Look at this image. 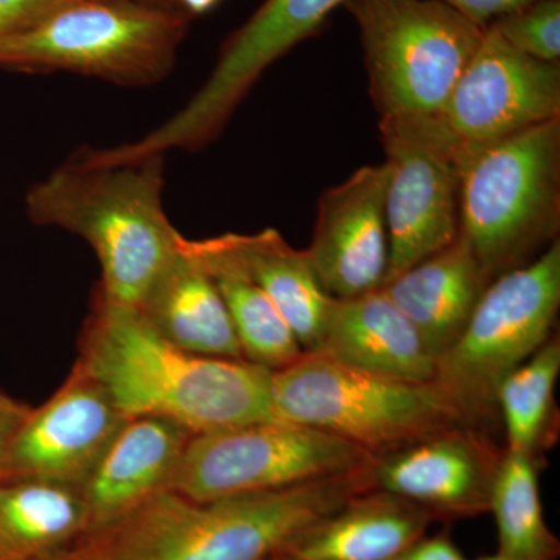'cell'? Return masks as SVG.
<instances>
[{
  "mask_svg": "<svg viewBox=\"0 0 560 560\" xmlns=\"http://www.w3.org/2000/svg\"><path fill=\"white\" fill-rule=\"evenodd\" d=\"M77 363L127 418L172 420L194 434L276 419L271 371L176 348L136 308L94 294Z\"/></svg>",
  "mask_w": 560,
  "mask_h": 560,
  "instance_id": "cell-1",
  "label": "cell"
},
{
  "mask_svg": "<svg viewBox=\"0 0 560 560\" xmlns=\"http://www.w3.org/2000/svg\"><path fill=\"white\" fill-rule=\"evenodd\" d=\"M371 463L293 488L220 500L165 490L81 537L77 550L83 560H272L350 497L374 489Z\"/></svg>",
  "mask_w": 560,
  "mask_h": 560,
  "instance_id": "cell-2",
  "label": "cell"
},
{
  "mask_svg": "<svg viewBox=\"0 0 560 560\" xmlns=\"http://www.w3.org/2000/svg\"><path fill=\"white\" fill-rule=\"evenodd\" d=\"M165 156L94 164L73 153L32 186L28 219L79 235L94 249L102 280L95 294L138 308L178 250L183 235L165 213Z\"/></svg>",
  "mask_w": 560,
  "mask_h": 560,
  "instance_id": "cell-3",
  "label": "cell"
},
{
  "mask_svg": "<svg viewBox=\"0 0 560 560\" xmlns=\"http://www.w3.org/2000/svg\"><path fill=\"white\" fill-rule=\"evenodd\" d=\"M560 117L464 150L459 234L490 280L559 241Z\"/></svg>",
  "mask_w": 560,
  "mask_h": 560,
  "instance_id": "cell-4",
  "label": "cell"
},
{
  "mask_svg": "<svg viewBox=\"0 0 560 560\" xmlns=\"http://www.w3.org/2000/svg\"><path fill=\"white\" fill-rule=\"evenodd\" d=\"M191 21L179 7L70 0L25 31L0 39V69L154 86L175 68Z\"/></svg>",
  "mask_w": 560,
  "mask_h": 560,
  "instance_id": "cell-5",
  "label": "cell"
},
{
  "mask_svg": "<svg viewBox=\"0 0 560 560\" xmlns=\"http://www.w3.org/2000/svg\"><path fill=\"white\" fill-rule=\"evenodd\" d=\"M559 307V241L489 283L431 382L466 425L485 430L497 422L501 382L551 337Z\"/></svg>",
  "mask_w": 560,
  "mask_h": 560,
  "instance_id": "cell-6",
  "label": "cell"
},
{
  "mask_svg": "<svg viewBox=\"0 0 560 560\" xmlns=\"http://www.w3.org/2000/svg\"><path fill=\"white\" fill-rule=\"evenodd\" d=\"M271 397L276 419L326 431L374 456L466 425L433 383L382 377L319 353L272 371Z\"/></svg>",
  "mask_w": 560,
  "mask_h": 560,
  "instance_id": "cell-7",
  "label": "cell"
},
{
  "mask_svg": "<svg viewBox=\"0 0 560 560\" xmlns=\"http://www.w3.org/2000/svg\"><path fill=\"white\" fill-rule=\"evenodd\" d=\"M381 117L440 113L486 28L441 0H346Z\"/></svg>",
  "mask_w": 560,
  "mask_h": 560,
  "instance_id": "cell-8",
  "label": "cell"
},
{
  "mask_svg": "<svg viewBox=\"0 0 560 560\" xmlns=\"http://www.w3.org/2000/svg\"><path fill=\"white\" fill-rule=\"evenodd\" d=\"M372 458L359 445L326 431L287 420H260L194 434L171 490L197 501L271 492L348 474Z\"/></svg>",
  "mask_w": 560,
  "mask_h": 560,
  "instance_id": "cell-9",
  "label": "cell"
},
{
  "mask_svg": "<svg viewBox=\"0 0 560 560\" xmlns=\"http://www.w3.org/2000/svg\"><path fill=\"white\" fill-rule=\"evenodd\" d=\"M378 131L388 168L385 283L458 237L464 149L438 114L381 117Z\"/></svg>",
  "mask_w": 560,
  "mask_h": 560,
  "instance_id": "cell-10",
  "label": "cell"
},
{
  "mask_svg": "<svg viewBox=\"0 0 560 560\" xmlns=\"http://www.w3.org/2000/svg\"><path fill=\"white\" fill-rule=\"evenodd\" d=\"M346 0H265L228 36L215 66L189 102L162 125L164 138L183 151L219 138L265 70L302 40L316 35Z\"/></svg>",
  "mask_w": 560,
  "mask_h": 560,
  "instance_id": "cell-11",
  "label": "cell"
},
{
  "mask_svg": "<svg viewBox=\"0 0 560 560\" xmlns=\"http://www.w3.org/2000/svg\"><path fill=\"white\" fill-rule=\"evenodd\" d=\"M464 150L560 117V66L523 55L492 28L438 113Z\"/></svg>",
  "mask_w": 560,
  "mask_h": 560,
  "instance_id": "cell-12",
  "label": "cell"
},
{
  "mask_svg": "<svg viewBox=\"0 0 560 560\" xmlns=\"http://www.w3.org/2000/svg\"><path fill=\"white\" fill-rule=\"evenodd\" d=\"M504 453L485 430L455 425L375 455L372 485L416 504L433 522L477 517L489 512Z\"/></svg>",
  "mask_w": 560,
  "mask_h": 560,
  "instance_id": "cell-13",
  "label": "cell"
},
{
  "mask_svg": "<svg viewBox=\"0 0 560 560\" xmlns=\"http://www.w3.org/2000/svg\"><path fill=\"white\" fill-rule=\"evenodd\" d=\"M130 418L75 363L68 381L28 412L11 442L2 481L39 480L80 489Z\"/></svg>",
  "mask_w": 560,
  "mask_h": 560,
  "instance_id": "cell-14",
  "label": "cell"
},
{
  "mask_svg": "<svg viewBox=\"0 0 560 560\" xmlns=\"http://www.w3.org/2000/svg\"><path fill=\"white\" fill-rule=\"evenodd\" d=\"M385 164L366 165L320 195L305 249L320 287L334 300L381 289L388 270Z\"/></svg>",
  "mask_w": 560,
  "mask_h": 560,
  "instance_id": "cell-15",
  "label": "cell"
},
{
  "mask_svg": "<svg viewBox=\"0 0 560 560\" xmlns=\"http://www.w3.org/2000/svg\"><path fill=\"white\" fill-rule=\"evenodd\" d=\"M191 436V431L172 420L151 416L128 419L81 485L86 534L108 528L153 497L171 490Z\"/></svg>",
  "mask_w": 560,
  "mask_h": 560,
  "instance_id": "cell-16",
  "label": "cell"
},
{
  "mask_svg": "<svg viewBox=\"0 0 560 560\" xmlns=\"http://www.w3.org/2000/svg\"><path fill=\"white\" fill-rule=\"evenodd\" d=\"M353 370L412 383H431L436 359L385 290L334 300L316 352Z\"/></svg>",
  "mask_w": 560,
  "mask_h": 560,
  "instance_id": "cell-17",
  "label": "cell"
},
{
  "mask_svg": "<svg viewBox=\"0 0 560 560\" xmlns=\"http://www.w3.org/2000/svg\"><path fill=\"white\" fill-rule=\"evenodd\" d=\"M490 282L469 242L458 234L444 249L386 280L382 289L438 361L466 329Z\"/></svg>",
  "mask_w": 560,
  "mask_h": 560,
  "instance_id": "cell-18",
  "label": "cell"
},
{
  "mask_svg": "<svg viewBox=\"0 0 560 560\" xmlns=\"http://www.w3.org/2000/svg\"><path fill=\"white\" fill-rule=\"evenodd\" d=\"M183 238L136 311L176 348L212 359L245 360L215 283L184 248Z\"/></svg>",
  "mask_w": 560,
  "mask_h": 560,
  "instance_id": "cell-19",
  "label": "cell"
},
{
  "mask_svg": "<svg viewBox=\"0 0 560 560\" xmlns=\"http://www.w3.org/2000/svg\"><path fill=\"white\" fill-rule=\"evenodd\" d=\"M433 518L381 489L363 490L301 534L282 560H388L425 536Z\"/></svg>",
  "mask_w": 560,
  "mask_h": 560,
  "instance_id": "cell-20",
  "label": "cell"
},
{
  "mask_svg": "<svg viewBox=\"0 0 560 560\" xmlns=\"http://www.w3.org/2000/svg\"><path fill=\"white\" fill-rule=\"evenodd\" d=\"M221 238L278 308L304 352H316L334 298L320 287L305 249H294L276 230L228 232Z\"/></svg>",
  "mask_w": 560,
  "mask_h": 560,
  "instance_id": "cell-21",
  "label": "cell"
},
{
  "mask_svg": "<svg viewBox=\"0 0 560 560\" xmlns=\"http://www.w3.org/2000/svg\"><path fill=\"white\" fill-rule=\"evenodd\" d=\"M183 245L215 283L246 361L272 372L301 359L304 349L289 324L243 270L221 235L205 241L184 237Z\"/></svg>",
  "mask_w": 560,
  "mask_h": 560,
  "instance_id": "cell-22",
  "label": "cell"
},
{
  "mask_svg": "<svg viewBox=\"0 0 560 560\" xmlns=\"http://www.w3.org/2000/svg\"><path fill=\"white\" fill-rule=\"evenodd\" d=\"M88 533L80 489L60 482H0V560H33Z\"/></svg>",
  "mask_w": 560,
  "mask_h": 560,
  "instance_id": "cell-23",
  "label": "cell"
},
{
  "mask_svg": "<svg viewBox=\"0 0 560 560\" xmlns=\"http://www.w3.org/2000/svg\"><path fill=\"white\" fill-rule=\"evenodd\" d=\"M560 374V340L551 335L525 363L501 382L497 408L506 430V451L544 458L558 440L556 382Z\"/></svg>",
  "mask_w": 560,
  "mask_h": 560,
  "instance_id": "cell-24",
  "label": "cell"
},
{
  "mask_svg": "<svg viewBox=\"0 0 560 560\" xmlns=\"http://www.w3.org/2000/svg\"><path fill=\"white\" fill-rule=\"evenodd\" d=\"M540 460L525 453H504L489 508L499 530V552L504 558H560V541L548 528L541 506Z\"/></svg>",
  "mask_w": 560,
  "mask_h": 560,
  "instance_id": "cell-25",
  "label": "cell"
},
{
  "mask_svg": "<svg viewBox=\"0 0 560 560\" xmlns=\"http://www.w3.org/2000/svg\"><path fill=\"white\" fill-rule=\"evenodd\" d=\"M488 27L523 55L547 62L560 60V0H536Z\"/></svg>",
  "mask_w": 560,
  "mask_h": 560,
  "instance_id": "cell-26",
  "label": "cell"
},
{
  "mask_svg": "<svg viewBox=\"0 0 560 560\" xmlns=\"http://www.w3.org/2000/svg\"><path fill=\"white\" fill-rule=\"evenodd\" d=\"M70 0H0V39L31 27Z\"/></svg>",
  "mask_w": 560,
  "mask_h": 560,
  "instance_id": "cell-27",
  "label": "cell"
},
{
  "mask_svg": "<svg viewBox=\"0 0 560 560\" xmlns=\"http://www.w3.org/2000/svg\"><path fill=\"white\" fill-rule=\"evenodd\" d=\"M467 20L486 28L493 21L536 2V0H441Z\"/></svg>",
  "mask_w": 560,
  "mask_h": 560,
  "instance_id": "cell-28",
  "label": "cell"
},
{
  "mask_svg": "<svg viewBox=\"0 0 560 560\" xmlns=\"http://www.w3.org/2000/svg\"><path fill=\"white\" fill-rule=\"evenodd\" d=\"M388 560H466L447 530L423 536Z\"/></svg>",
  "mask_w": 560,
  "mask_h": 560,
  "instance_id": "cell-29",
  "label": "cell"
},
{
  "mask_svg": "<svg viewBox=\"0 0 560 560\" xmlns=\"http://www.w3.org/2000/svg\"><path fill=\"white\" fill-rule=\"evenodd\" d=\"M31 411V407L0 390V478H2L3 464H5L11 442Z\"/></svg>",
  "mask_w": 560,
  "mask_h": 560,
  "instance_id": "cell-30",
  "label": "cell"
},
{
  "mask_svg": "<svg viewBox=\"0 0 560 560\" xmlns=\"http://www.w3.org/2000/svg\"><path fill=\"white\" fill-rule=\"evenodd\" d=\"M180 9L191 18L202 16L220 5L221 0H178Z\"/></svg>",
  "mask_w": 560,
  "mask_h": 560,
  "instance_id": "cell-31",
  "label": "cell"
},
{
  "mask_svg": "<svg viewBox=\"0 0 560 560\" xmlns=\"http://www.w3.org/2000/svg\"><path fill=\"white\" fill-rule=\"evenodd\" d=\"M33 560H83L81 559L77 545H70V547L62 548V550L49 552V555L40 556Z\"/></svg>",
  "mask_w": 560,
  "mask_h": 560,
  "instance_id": "cell-32",
  "label": "cell"
},
{
  "mask_svg": "<svg viewBox=\"0 0 560 560\" xmlns=\"http://www.w3.org/2000/svg\"><path fill=\"white\" fill-rule=\"evenodd\" d=\"M109 2H135L150 3V5L179 7L178 0H109Z\"/></svg>",
  "mask_w": 560,
  "mask_h": 560,
  "instance_id": "cell-33",
  "label": "cell"
},
{
  "mask_svg": "<svg viewBox=\"0 0 560 560\" xmlns=\"http://www.w3.org/2000/svg\"><path fill=\"white\" fill-rule=\"evenodd\" d=\"M477 560H511V559L504 558L503 555H500V552H497V555H492V556H482V558L477 559Z\"/></svg>",
  "mask_w": 560,
  "mask_h": 560,
  "instance_id": "cell-34",
  "label": "cell"
},
{
  "mask_svg": "<svg viewBox=\"0 0 560 560\" xmlns=\"http://www.w3.org/2000/svg\"><path fill=\"white\" fill-rule=\"evenodd\" d=\"M272 560H282V559H280V558H276V559H272Z\"/></svg>",
  "mask_w": 560,
  "mask_h": 560,
  "instance_id": "cell-35",
  "label": "cell"
},
{
  "mask_svg": "<svg viewBox=\"0 0 560 560\" xmlns=\"http://www.w3.org/2000/svg\"><path fill=\"white\" fill-rule=\"evenodd\" d=\"M0 482H2V478H0Z\"/></svg>",
  "mask_w": 560,
  "mask_h": 560,
  "instance_id": "cell-36",
  "label": "cell"
}]
</instances>
